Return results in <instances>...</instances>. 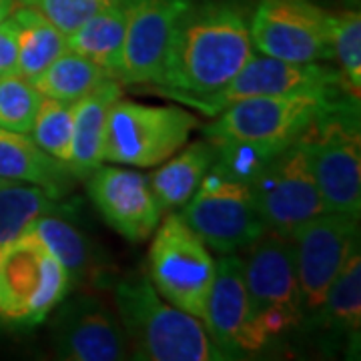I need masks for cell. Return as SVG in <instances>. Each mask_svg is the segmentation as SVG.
<instances>
[{"label": "cell", "mask_w": 361, "mask_h": 361, "mask_svg": "<svg viewBox=\"0 0 361 361\" xmlns=\"http://www.w3.org/2000/svg\"><path fill=\"white\" fill-rule=\"evenodd\" d=\"M241 0L193 2L171 42L159 92L203 97L223 89L253 56Z\"/></svg>", "instance_id": "cell-1"}, {"label": "cell", "mask_w": 361, "mask_h": 361, "mask_svg": "<svg viewBox=\"0 0 361 361\" xmlns=\"http://www.w3.org/2000/svg\"><path fill=\"white\" fill-rule=\"evenodd\" d=\"M115 295L135 360L219 361L229 357L207 334L203 322L163 301L149 277H125L116 283Z\"/></svg>", "instance_id": "cell-2"}, {"label": "cell", "mask_w": 361, "mask_h": 361, "mask_svg": "<svg viewBox=\"0 0 361 361\" xmlns=\"http://www.w3.org/2000/svg\"><path fill=\"white\" fill-rule=\"evenodd\" d=\"M353 101L331 103L301 135L307 147L311 175L327 213H343L360 219L361 141Z\"/></svg>", "instance_id": "cell-3"}, {"label": "cell", "mask_w": 361, "mask_h": 361, "mask_svg": "<svg viewBox=\"0 0 361 361\" xmlns=\"http://www.w3.org/2000/svg\"><path fill=\"white\" fill-rule=\"evenodd\" d=\"M71 287L65 267L30 233L0 247V323L39 325Z\"/></svg>", "instance_id": "cell-4"}, {"label": "cell", "mask_w": 361, "mask_h": 361, "mask_svg": "<svg viewBox=\"0 0 361 361\" xmlns=\"http://www.w3.org/2000/svg\"><path fill=\"white\" fill-rule=\"evenodd\" d=\"M155 231L149 249L151 283L171 305L203 322L215 277V259L209 247L179 213H169Z\"/></svg>", "instance_id": "cell-5"}, {"label": "cell", "mask_w": 361, "mask_h": 361, "mask_svg": "<svg viewBox=\"0 0 361 361\" xmlns=\"http://www.w3.org/2000/svg\"><path fill=\"white\" fill-rule=\"evenodd\" d=\"M197 118L179 106L118 99L106 116L103 159L130 167H155L180 151Z\"/></svg>", "instance_id": "cell-6"}, {"label": "cell", "mask_w": 361, "mask_h": 361, "mask_svg": "<svg viewBox=\"0 0 361 361\" xmlns=\"http://www.w3.org/2000/svg\"><path fill=\"white\" fill-rule=\"evenodd\" d=\"M339 94L251 97L225 106L205 127L213 142H251L285 149L295 142Z\"/></svg>", "instance_id": "cell-7"}, {"label": "cell", "mask_w": 361, "mask_h": 361, "mask_svg": "<svg viewBox=\"0 0 361 361\" xmlns=\"http://www.w3.org/2000/svg\"><path fill=\"white\" fill-rule=\"evenodd\" d=\"M243 261V279L259 334L279 336L301 319V293L297 281L295 249L289 237L267 231Z\"/></svg>", "instance_id": "cell-8"}, {"label": "cell", "mask_w": 361, "mask_h": 361, "mask_svg": "<svg viewBox=\"0 0 361 361\" xmlns=\"http://www.w3.org/2000/svg\"><path fill=\"white\" fill-rule=\"evenodd\" d=\"M179 215L207 247L221 255L243 251L267 233L251 185L227 179L211 169Z\"/></svg>", "instance_id": "cell-9"}, {"label": "cell", "mask_w": 361, "mask_h": 361, "mask_svg": "<svg viewBox=\"0 0 361 361\" xmlns=\"http://www.w3.org/2000/svg\"><path fill=\"white\" fill-rule=\"evenodd\" d=\"M253 49L289 63L334 59V14L313 0H257L249 18Z\"/></svg>", "instance_id": "cell-10"}, {"label": "cell", "mask_w": 361, "mask_h": 361, "mask_svg": "<svg viewBox=\"0 0 361 361\" xmlns=\"http://www.w3.org/2000/svg\"><path fill=\"white\" fill-rule=\"evenodd\" d=\"M343 80L339 71L322 63H289L273 56H251L223 89L203 97L163 92L183 101L205 115H219L225 106L251 97H285V94H339ZM349 97V94H348Z\"/></svg>", "instance_id": "cell-11"}, {"label": "cell", "mask_w": 361, "mask_h": 361, "mask_svg": "<svg viewBox=\"0 0 361 361\" xmlns=\"http://www.w3.org/2000/svg\"><path fill=\"white\" fill-rule=\"evenodd\" d=\"M249 185L267 231L291 239L299 225L325 213L301 137L273 157Z\"/></svg>", "instance_id": "cell-12"}, {"label": "cell", "mask_w": 361, "mask_h": 361, "mask_svg": "<svg viewBox=\"0 0 361 361\" xmlns=\"http://www.w3.org/2000/svg\"><path fill=\"white\" fill-rule=\"evenodd\" d=\"M360 219L343 213H322L299 225L293 235L301 307L322 310L329 285L360 247Z\"/></svg>", "instance_id": "cell-13"}, {"label": "cell", "mask_w": 361, "mask_h": 361, "mask_svg": "<svg viewBox=\"0 0 361 361\" xmlns=\"http://www.w3.org/2000/svg\"><path fill=\"white\" fill-rule=\"evenodd\" d=\"M195 0H129L118 80L159 85L177 26Z\"/></svg>", "instance_id": "cell-14"}, {"label": "cell", "mask_w": 361, "mask_h": 361, "mask_svg": "<svg viewBox=\"0 0 361 361\" xmlns=\"http://www.w3.org/2000/svg\"><path fill=\"white\" fill-rule=\"evenodd\" d=\"M52 343L61 360L121 361L129 357V339L123 325L90 295L63 299L56 305Z\"/></svg>", "instance_id": "cell-15"}, {"label": "cell", "mask_w": 361, "mask_h": 361, "mask_svg": "<svg viewBox=\"0 0 361 361\" xmlns=\"http://www.w3.org/2000/svg\"><path fill=\"white\" fill-rule=\"evenodd\" d=\"M87 191L103 219L129 241H145L161 223L163 211L142 173L101 165L87 177Z\"/></svg>", "instance_id": "cell-16"}, {"label": "cell", "mask_w": 361, "mask_h": 361, "mask_svg": "<svg viewBox=\"0 0 361 361\" xmlns=\"http://www.w3.org/2000/svg\"><path fill=\"white\" fill-rule=\"evenodd\" d=\"M205 329L227 351H259L265 339L259 334L243 279V261L235 253L215 261V277L205 305Z\"/></svg>", "instance_id": "cell-17"}, {"label": "cell", "mask_w": 361, "mask_h": 361, "mask_svg": "<svg viewBox=\"0 0 361 361\" xmlns=\"http://www.w3.org/2000/svg\"><path fill=\"white\" fill-rule=\"evenodd\" d=\"M123 97L118 78H111L73 103V145L66 161L75 179H87L104 163V130L111 106Z\"/></svg>", "instance_id": "cell-18"}, {"label": "cell", "mask_w": 361, "mask_h": 361, "mask_svg": "<svg viewBox=\"0 0 361 361\" xmlns=\"http://www.w3.org/2000/svg\"><path fill=\"white\" fill-rule=\"evenodd\" d=\"M0 177L39 185L54 199L65 195L75 183L66 163L42 151L26 133L6 129H0Z\"/></svg>", "instance_id": "cell-19"}, {"label": "cell", "mask_w": 361, "mask_h": 361, "mask_svg": "<svg viewBox=\"0 0 361 361\" xmlns=\"http://www.w3.org/2000/svg\"><path fill=\"white\" fill-rule=\"evenodd\" d=\"M215 157V142L197 141L161 163V169H157L149 177V183L163 213L179 209L193 197L209 169L213 167Z\"/></svg>", "instance_id": "cell-20"}, {"label": "cell", "mask_w": 361, "mask_h": 361, "mask_svg": "<svg viewBox=\"0 0 361 361\" xmlns=\"http://www.w3.org/2000/svg\"><path fill=\"white\" fill-rule=\"evenodd\" d=\"M129 0H116L66 37L68 51L87 56L118 78Z\"/></svg>", "instance_id": "cell-21"}, {"label": "cell", "mask_w": 361, "mask_h": 361, "mask_svg": "<svg viewBox=\"0 0 361 361\" xmlns=\"http://www.w3.org/2000/svg\"><path fill=\"white\" fill-rule=\"evenodd\" d=\"M13 16L18 23V75L32 82L47 66L68 51L66 35L28 6L16 4Z\"/></svg>", "instance_id": "cell-22"}, {"label": "cell", "mask_w": 361, "mask_h": 361, "mask_svg": "<svg viewBox=\"0 0 361 361\" xmlns=\"http://www.w3.org/2000/svg\"><path fill=\"white\" fill-rule=\"evenodd\" d=\"M111 78L116 77L101 65L92 63L82 54L65 51L32 80V85L40 90L42 97L63 103H77L78 99Z\"/></svg>", "instance_id": "cell-23"}, {"label": "cell", "mask_w": 361, "mask_h": 361, "mask_svg": "<svg viewBox=\"0 0 361 361\" xmlns=\"http://www.w3.org/2000/svg\"><path fill=\"white\" fill-rule=\"evenodd\" d=\"M25 233L37 237L40 243L59 259V263L66 269L73 285L80 283L87 275H90L94 255H92L87 237L78 231L71 221L56 215V211L37 217Z\"/></svg>", "instance_id": "cell-24"}, {"label": "cell", "mask_w": 361, "mask_h": 361, "mask_svg": "<svg viewBox=\"0 0 361 361\" xmlns=\"http://www.w3.org/2000/svg\"><path fill=\"white\" fill-rule=\"evenodd\" d=\"M56 211V199L39 185L8 183L0 187V247L13 243L30 223Z\"/></svg>", "instance_id": "cell-25"}, {"label": "cell", "mask_w": 361, "mask_h": 361, "mask_svg": "<svg viewBox=\"0 0 361 361\" xmlns=\"http://www.w3.org/2000/svg\"><path fill=\"white\" fill-rule=\"evenodd\" d=\"M329 322L348 334L360 331L361 325V257L360 249L351 253L337 273L322 305Z\"/></svg>", "instance_id": "cell-26"}, {"label": "cell", "mask_w": 361, "mask_h": 361, "mask_svg": "<svg viewBox=\"0 0 361 361\" xmlns=\"http://www.w3.org/2000/svg\"><path fill=\"white\" fill-rule=\"evenodd\" d=\"M28 133L42 151L66 163L73 145V103L44 97Z\"/></svg>", "instance_id": "cell-27"}, {"label": "cell", "mask_w": 361, "mask_h": 361, "mask_svg": "<svg viewBox=\"0 0 361 361\" xmlns=\"http://www.w3.org/2000/svg\"><path fill=\"white\" fill-rule=\"evenodd\" d=\"M334 59L339 61L343 89L353 101L361 92V16L357 11L334 14Z\"/></svg>", "instance_id": "cell-28"}, {"label": "cell", "mask_w": 361, "mask_h": 361, "mask_svg": "<svg viewBox=\"0 0 361 361\" xmlns=\"http://www.w3.org/2000/svg\"><path fill=\"white\" fill-rule=\"evenodd\" d=\"M40 90L23 75L0 77V129L26 133L32 127L42 103Z\"/></svg>", "instance_id": "cell-29"}, {"label": "cell", "mask_w": 361, "mask_h": 361, "mask_svg": "<svg viewBox=\"0 0 361 361\" xmlns=\"http://www.w3.org/2000/svg\"><path fill=\"white\" fill-rule=\"evenodd\" d=\"M20 6H28L42 14L63 35L75 32L90 16L101 13L116 0H16Z\"/></svg>", "instance_id": "cell-30"}, {"label": "cell", "mask_w": 361, "mask_h": 361, "mask_svg": "<svg viewBox=\"0 0 361 361\" xmlns=\"http://www.w3.org/2000/svg\"><path fill=\"white\" fill-rule=\"evenodd\" d=\"M18 73V23L13 14L0 23V77Z\"/></svg>", "instance_id": "cell-31"}, {"label": "cell", "mask_w": 361, "mask_h": 361, "mask_svg": "<svg viewBox=\"0 0 361 361\" xmlns=\"http://www.w3.org/2000/svg\"><path fill=\"white\" fill-rule=\"evenodd\" d=\"M16 4H18L16 0H0V23L14 13Z\"/></svg>", "instance_id": "cell-32"}, {"label": "cell", "mask_w": 361, "mask_h": 361, "mask_svg": "<svg viewBox=\"0 0 361 361\" xmlns=\"http://www.w3.org/2000/svg\"><path fill=\"white\" fill-rule=\"evenodd\" d=\"M8 183H16V180H8V179H2V177H0V187H4V185H8Z\"/></svg>", "instance_id": "cell-33"}]
</instances>
